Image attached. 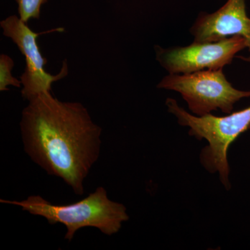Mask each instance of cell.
<instances>
[{"instance_id":"cell-1","label":"cell","mask_w":250,"mask_h":250,"mask_svg":"<svg viewBox=\"0 0 250 250\" xmlns=\"http://www.w3.org/2000/svg\"><path fill=\"white\" fill-rule=\"evenodd\" d=\"M24 149L49 175L62 179L77 195L98 160L102 129L80 103L62 102L44 92L23 109L21 123Z\"/></svg>"},{"instance_id":"cell-2","label":"cell","mask_w":250,"mask_h":250,"mask_svg":"<svg viewBox=\"0 0 250 250\" xmlns=\"http://www.w3.org/2000/svg\"><path fill=\"white\" fill-rule=\"evenodd\" d=\"M0 202L18 206L31 214L42 217L49 225H65V239L69 241L83 228H97L104 234L112 236L129 218L126 207L110 200L104 187L98 188L88 197L70 205H54L39 195L28 197L22 201L0 200Z\"/></svg>"},{"instance_id":"cell-3","label":"cell","mask_w":250,"mask_h":250,"mask_svg":"<svg viewBox=\"0 0 250 250\" xmlns=\"http://www.w3.org/2000/svg\"><path fill=\"white\" fill-rule=\"evenodd\" d=\"M169 113L177 118L179 124L189 127V134L199 140L205 139L208 146L202 149L200 160L208 172H218L225 188H231L228 149L250 125V106L226 116L210 114L197 116L181 107L175 100L167 98L166 102Z\"/></svg>"},{"instance_id":"cell-4","label":"cell","mask_w":250,"mask_h":250,"mask_svg":"<svg viewBox=\"0 0 250 250\" xmlns=\"http://www.w3.org/2000/svg\"><path fill=\"white\" fill-rule=\"evenodd\" d=\"M157 88L180 93L189 110L197 116H207L217 110L229 114L237 102L250 98V90L235 88L225 77L223 69L169 74L158 83Z\"/></svg>"},{"instance_id":"cell-5","label":"cell","mask_w":250,"mask_h":250,"mask_svg":"<svg viewBox=\"0 0 250 250\" xmlns=\"http://www.w3.org/2000/svg\"><path fill=\"white\" fill-rule=\"evenodd\" d=\"M248 48L241 36H231L216 42H193L185 47L163 48L156 45V59L169 74L193 73L206 70L223 69L237 53Z\"/></svg>"},{"instance_id":"cell-6","label":"cell","mask_w":250,"mask_h":250,"mask_svg":"<svg viewBox=\"0 0 250 250\" xmlns=\"http://www.w3.org/2000/svg\"><path fill=\"white\" fill-rule=\"evenodd\" d=\"M3 34L9 38L17 45L25 58V68L20 80L22 82V97L28 101L44 92L52 91L54 82L65 78L68 74L66 60L62 62V70L56 75L46 72L44 66L47 59L42 57L37 39L41 34L54 31H62L63 29H54L42 33H36L28 27L17 16H11L0 22Z\"/></svg>"},{"instance_id":"cell-7","label":"cell","mask_w":250,"mask_h":250,"mask_svg":"<svg viewBox=\"0 0 250 250\" xmlns=\"http://www.w3.org/2000/svg\"><path fill=\"white\" fill-rule=\"evenodd\" d=\"M194 42H216L231 36H241L248 43L249 56L238 58L250 63V18L246 0H228L212 14L201 13L190 29Z\"/></svg>"},{"instance_id":"cell-8","label":"cell","mask_w":250,"mask_h":250,"mask_svg":"<svg viewBox=\"0 0 250 250\" xmlns=\"http://www.w3.org/2000/svg\"><path fill=\"white\" fill-rule=\"evenodd\" d=\"M14 62L9 55L1 54L0 55V91L9 90L8 86L21 88L22 82L14 77L11 73L14 67Z\"/></svg>"},{"instance_id":"cell-9","label":"cell","mask_w":250,"mask_h":250,"mask_svg":"<svg viewBox=\"0 0 250 250\" xmlns=\"http://www.w3.org/2000/svg\"><path fill=\"white\" fill-rule=\"evenodd\" d=\"M18 5L19 17L27 23L31 19H39L41 8L48 0H16Z\"/></svg>"},{"instance_id":"cell-10","label":"cell","mask_w":250,"mask_h":250,"mask_svg":"<svg viewBox=\"0 0 250 250\" xmlns=\"http://www.w3.org/2000/svg\"><path fill=\"white\" fill-rule=\"evenodd\" d=\"M249 129H250V126H249Z\"/></svg>"}]
</instances>
